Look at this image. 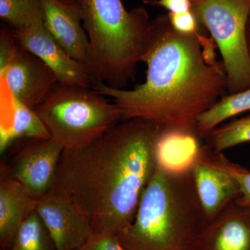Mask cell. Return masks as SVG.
Listing matches in <instances>:
<instances>
[{
	"mask_svg": "<svg viewBox=\"0 0 250 250\" xmlns=\"http://www.w3.org/2000/svg\"><path fill=\"white\" fill-rule=\"evenodd\" d=\"M211 37L181 34L167 15L152 21L150 39L141 62L146 81L133 89L103 83L92 88L113 100L125 120L139 119L164 128L197 131V119L225 95L228 76ZM199 134V133H198Z\"/></svg>",
	"mask_w": 250,
	"mask_h": 250,
	"instance_id": "1",
	"label": "cell"
},
{
	"mask_svg": "<svg viewBox=\"0 0 250 250\" xmlns=\"http://www.w3.org/2000/svg\"><path fill=\"white\" fill-rule=\"evenodd\" d=\"M160 129L142 120H125L84 147L64 149L49 192L88 215L93 234L119 236L134 221L154 174Z\"/></svg>",
	"mask_w": 250,
	"mask_h": 250,
	"instance_id": "2",
	"label": "cell"
},
{
	"mask_svg": "<svg viewBox=\"0 0 250 250\" xmlns=\"http://www.w3.org/2000/svg\"><path fill=\"white\" fill-rule=\"evenodd\" d=\"M206 223L191 172L156 166L134 221L117 237L127 250H198Z\"/></svg>",
	"mask_w": 250,
	"mask_h": 250,
	"instance_id": "3",
	"label": "cell"
},
{
	"mask_svg": "<svg viewBox=\"0 0 250 250\" xmlns=\"http://www.w3.org/2000/svg\"><path fill=\"white\" fill-rule=\"evenodd\" d=\"M82 10L93 83L124 88L134 80L149 45L152 21L147 10L127 11L122 0H83Z\"/></svg>",
	"mask_w": 250,
	"mask_h": 250,
	"instance_id": "4",
	"label": "cell"
},
{
	"mask_svg": "<svg viewBox=\"0 0 250 250\" xmlns=\"http://www.w3.org/2000/svg\"><path fill=\"white\" fill-rule=\"evenodd\" d=\"M34 109L64 149L84 147L123 120L120 108L93 88L60 83Z\"/></svg>",
	"mask_w": 250,
	"mask_h": 250,
	"instance_id": "5",
	"label": "cell"
},
{
	"mask_svg": "<svg viewBox=\"0 0 250 250\" xmlns=\"http://www.w3.org/2000/svg\"><path fill=\"white\" fill-rule=\"evenodd\" d=\"M191 10L210 33L222 56L228 94L250 88L246 27L250 0H191Z\"/></svg>",
	"mask_w": 250,
	"mask_h": 250,
	"instance_id": "6",
	"label": "cell"
},
{
	"mask_svg": "<svg viewBox=\"0 0 250 250\" xmlns=\"http://www.w3.org/2000/svg\"><path fill=\"white\" fill-rule=\"evenodd\" d=\"M233 163L207 145L191 170L197 197L207 223L215 218L241 195L232 171Z\"/></svg>",
	"mask_w": 250,
	"mask_h": 250,
	"instance_id": "7",
	"label": "cell"
},
{
	"mask_svg": "<svg viewBox=\"0 0 250 250\" xmlns=\"http://www.w3.org/2000/svg\"><path fill=\"white\" fill-rule=\"evenodd\" d=\"M0 76L9 95L32 108L39 106L58 83L45 62L19 44L8 62L0 67Z\"/></svg>",
	"mask_w": 250,
	"mask_h": 250,
	"instance_id": "8",
	"label": "cell"
},
{
	"mask_svg": "<svg viewBox=\"0 0 250 250\" xmlns=\"http://www.w3.org/2000/svg\"><path fill=\"white\" fill-rule=\"evenodd\" d=\"M63 149L52 139L28 141L13 159L10 177L36 200L45 196L53 188Z\"/></svg>",
	"mask_w": 250,
	"mask_h": 250,
	"instance_id": "9",
	"label": "cell"
},
{
	"mask_svg": "<svg viewBox=\"0 0 250 250\" xmlns=\"http://www.w3.org/2000/svg\"><path fill=\"white\" fill-rule=\"evenodd\" d=\"M35 210L56 250H77L93 235L89 217L65 197L49 192L38 199Z\"/></svg>",
	"mask_w": 250,
	"mask_h": 250,
	"instance_id": "10",
	"label": "cell"
},
{
	"mask_svg": "<svg viewBox=\"0 0 250 250\" xmlns=\"http://www.w3.org/2000/svg\"><path fill=\"white\" fill-rule=\"evenodd\" d=\"M11 30L21 47L40 59L53 71L58 83L92 88L93 82L88 69L67 54L49 34L44 22Z\"/></svg>",
	"mask_w": 250,
	"mask_h": 250,
	"instance_id": "11",
	"label": "cell"
},
{
	"mask_svg": "<svg viewBox=\"0 0 250 250\" xmlns=\"http://www.w3.org/2000/svg\"><path fill=\"white\" fill-rule=\"evenodd\" d=\"M44 24L67 54L88 68L89 40L83 25L82 8L60 0H41Z\"/></svg>",
	"mask_w": 250,
	"mask_h": 250,
	"instance_id": "12",
	"label": "cell"
},
{
	"mask_svg": "<svg viewBox=\"0 0 250 250\" xmlns=\"http://www.w3.org/2000/svg\"><path fill=\"white\" fill-rule=\"evenodd\" d=\"M198 250H250V211L232 202L206 223Z\"/></svg>",
	"mask_w": 250,
	"mask_h": 250,
	"instance_id": "13",
	"label": "cell"
},
{
	"mask_svg": "<svg viewBox=\"0 0 250 250\" xmlns=\"http://www.w3.org/2000/svg\"><path fill=\"white\" fill-rule=\"evenodd\" d=\"M198 132L178 128H161L155 143L156 166L172 173L191 172L201 154Z\"/></svg>",
	"mask_w": 250,
	"mask_h": 250,
	"instance_id": "14",
	"label": "cell"
},
{
	"mask_svg": "<svg viewBox=\"0 0 250 250\" xmlns=\"http://www.w3.org/2000/svg\"><path fill=\"white\" fill-rule=\"evenodd\" d=\"M37 200L22 185L11 177L0 182V243L8 249L18 229L35 211Z\"/></svg>",
	"mask_w": 250,
	"mask_h": 250,
	"instance_id": "15",
	"label": "cell"
},
{
	"mask_svg": "<svg viewBox=\"0 0 250 250\" xmlns=\"http://www.w3.org/2000/svg\"><path fill=\"white\" fill-rule=\"evenodd\" d=\"M10 97L12 105L13 121L10 127H1L0 148L1 154L18 139L32 141L51 139L45 125L35 110L19 103L11 95Z\"/></svg>",
	"mask_w": 250,
	"mask_h": 250,
	"instance_id": "16",
	"label": "cell"
},
{
	"mask_svg": "<svg viewBox=\"0 0 250 250\" xmlns=\"http://www.w3.org/2000/svg\"><path fill=\"white\" fill-rule=\"evenodd\" d=\"M250 111V88L223 97L197 119V128L201 139L212 130L232 117Z\"/></svg>",
	"mask_w": 250,
	"mask_h": 250,
	"instance_id": "17",
	"label": "cell"
},
{
	"mask_svg": "<svg viewBox=\"0 0 250 250\" xmlns=\"http://www.w3.org/2000/svg\"><path fill=\"white\" fill-rule=\"evenodd\" d=\"M0 18L12 30L44 22L41 0H0Z\"/></svg>",
	"mask_w": 250,
	"mask_h": 250,
	"instance_id": "18",
	"label": "cell"
},
{
	"mask_svg": "<svg viewBox=\"0 0 250 250\" xmlns=\"http://www.w3.org/2000/svg\"><path fill=\"white\" fill-rule=\"evenodd\" d=\"M7 250H56L47 229L36 210L23 222Z\"/></svg>",
	"mask_w": 250,
	"mask_h": 250,
	"instance_id": "19",
	"label": "cell"
},
{
	"mask_svg": "<svg viewBox=\"0 0 250 250\" xmlns=\"http://www.w3.org/2000/svg\"><path fill=\"white\" fill-rule=\"evenodd\" d=\"M205 139L207 146L216 152L250 142V115L217 126Z\"/></svg>",
	"mask_w": 250,
	"mask_h": 250,
	"instance_id": "20",
	"label": "cell"
},
{
	"mask_svg": "<svg viewBox=\"0 0 250 250\" xmlns=\"http://www.w3.org/2000/svg\"><path fill=\"white\" fill-rule=\"evenodd\" d=\"M171 25L176 31L185 35H197L202 32L201 24L192 10L180 14H167Z\"/></svg>",
	"mask_w": 250,
	"mask_h": 250,
	"instance_id": "21",
	"label": "cell"
},
{
	"mask_svg": "<svg viewBox=\"0 0 250 250\" xmlns=\"http://www.w3.org/2000/svg\"><path fill=\"white\" fill-rule=\"evenodd\" d=\"M77 250H127L118 237L109 235L93 234Z\"/></svg>",
	"mask_w": 250,
	"mask_h": 250,
	"instance_id": "22",
	"label": "cell"
},
{
	"mask_svg": "<svg viewBox=\"0 0 250 250\" xmlns=\"http://www.w3.org/2000/svg\"><path fill=\"white\" fill-rule=\"evenodd\" d=\"M232 171L239 184L241 192V195L236 201L250 211V171L233 163Z\"/></svg>",
	"mask_w": 250,
	"mask_h": 250,
	"instance_id": "23",
	"label": "cell"
},
{
	"mask_svg": "<svg viewBox=\"0 0 250 250\" xmlns=\"http://www.w3.org/2000/svg\"><path fill=\"white\" fill-rule=\"evenodd\" d=\"M147 4L161 6L172 14H180L191 10V0H147Z\"/></svg>",
	"mask_w": 250,
	"mask_h": 250,
	"instance_id": "24",
	"label": "cell"
},
{
	"mask_svg": "<svg viewBox=\"0 0 250 250\" xmlns=\"http://www.w3.org/2000/svg\"><path fill=\"white\" fill-rule=\"evenodd\" d=\"M246 41L247 46H248V52L250 57V14L248 18V23H247L246 27Z\"/></svg>",
	"mask_w": 250,
	"mask_h": 250,
	"instance_id": "25",
	"label": "cell"
},
{
	"mask_svg": "<svg viewBox=\"0 0 250 250\" xmlns=\"http://www.w3.org/2000/svg\"><path fill=\"white\" fill-rule=\"evenodd\" d=\"M60 1L66 3V4L80 6V7L82 8V3L83 0H60Z\"/></svg>",
	"mask_w": 250,
	"mask_h": 250,
	"instance_id": "26",
	"label": "cell"
}]
</instances>
